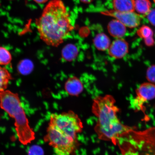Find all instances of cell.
I'll return each instance as SVG.
<instances>
[{
	"instance_id": "obj_1",
	"label": "cell",
	"mask_w": 155,
	"mask_h": 155,
	"mask_svg": "<svg viewBox=\"0 0 155 155\" xmlns=\"http://www.w3.org/2000/svg\"><path fill=\"white\" fill-rule=\"evenodd\" d=\"M83 129L80 118L72 111L52 114L44 140L56 155H72L79 147L77 135Z\"/></svg>"
},
{
	"instance_id": "obj_2",
	"label": "cell",
	"mask_w": 155,
	"mask_h": 155,
	"mask_svg": "<svg viewBox=\"0 0 155 155\" xmlns=\"http://www.w3.org/2000/svg\"><path fill=\"white\" fill-rule=\"evenodd\" d=\"M35 24L41 40L53 46L62 43L74 29L70 15L61 0L50 1Z\"/></svg>"
},
{
	"instance_id": "obj_3",
	"label": "cell",
	"mask_w": 155,
	"mask_h": 155,
	"mask_svg": "<svg viewBox=\"0 0 155 155\" xmlns=\"http://www.w3.org/2000/svg\"><path fill=\"white\" fill-rule=\"evenodd\" d=\"M112 96L106 95L95 98L92 112L97 118L95 131L101 140L117 144L119 137L130 128L122 124L118 118L119 109Z\"/></svg>"
},
{
	"instance_id": "obj_4",
	"label": "cell",
	"mask_w": 155,
	"mask_h": 155,
	"mask_svg": "<svg viewBox=\"0 0 155 155\" xmlns=\"http://www.w3.org/2000/svg\"><path fill=\"white\" fill-rule=\"evenodd\" d=\"M0 107L15 120V130L19 142L30 144L35 138L19 95L8 90L0 92Z\"/></svg>"
},
{
	"instance_id": "obj_5",
	"label": "cell",
	"mask_w": 155,
	"mask_h": 155,
	"mask_svg": "<svg viewBox=\"0 0 155 155\" xmlns=\"http://www.w3.org/2000/svg\"><path fill=\"white\" fill-rule=\"evenodd\" d=\"M122 155H155V127L137 131L130 127L118 139Z\"/></svg>"
},
{
	"instance_id": "obj_6",
	"label": "cell",
	"mask_w": 155,
	"mask_h": 155,
	"mask_svg": "<svg viewBox=\"0 0 155 155\" xmlns=\"http://www.w3.org/2000/svg\"><path fill=\"white\" fill-rule=\"evenodd\" d=\"M137 97L132 102L135 109H143V104L148 101L155 98V85L150 83L141 84L136 90Z\"/></svg>"
},
{
	"instance_id": "obj_7",
	"label": "cell",
	"mask_w": 155,
	"mask_h": 155,
	"mask_svg": "<svg viewBox=\"0 0 155 155\" xmlns=\"http://www.w3.org/2000/svg\"><path fill=\"white\" fill-rule=\"evenodd\" d=\"M102 15L114 17L125 26L135 28L139 26L141 21L140 15L134 12H119L114 10L102 12Z\"/></svg>"
},
{
	"instance_id": "obj_8",
	"label": "cell",
	"mask_w": 155,
	"mask_h": 155,
	"mask_svg": "<svg viewBox=\"0 0 155 155\" xmlns=\"http://www.w3.org/2000/svg\"><path fill=\"white\" fill-rule=\"evenodd\" d=\"M128 44L123 39L118 38L112 42L108 48V54L112 57L120 59L128 52Z\"/></svg>"
},
{
	"instance_id": "obj_9",
	"label": "cell",
	"mask_w": 155,
	"mask_h": 155,
	"mask_svg": "<svg viewBox=\"0 0 155 155\" xmlns=\"http://www.w3.org/2000/svg\"><path fill=\"white\" fill-rule=\"evenodd\" d=\"M65 89L69 95L77 96L83 91V87L82 82L78 78L71 77L66 83Z\"/></svg>"
},
{
	"instance_id": "obj_10",
	"label": "cell",
	"mask_w": 155,
	"mask_h": 155,
	"mask_svg": "<svg viewBox=\"0 0 155 155\" xmlns=\"http://www.w3.org/2000/svg\"><path fill=\"white\" fill-rule=\"evenodd\" d=\"M114 10L122 12H134L135 0H112Z\"/></svg>"
},
{
	"instance_id": "obj_11",
	"label": "cell",
	"mask_w": 155,
	"mask_h": 155,
	"mask_svg": "<svg viewBox=\"0 0 155 155\" xmlns=\"http://www.w3.org/2000/svg\"><path fill=\"white\" fill-rule=\"evenodd\" d=\"M108 30L111 35L117 38L123 37L126 32L125 25L116 19L111 21L109 23Z\"/></svg>"
},
{
	"instance_id": "obj_12",
	"label": "cell",
	"mask_w": 155,
	"mask_h": 155,
	"mask_svg": "<svg viewBox=\"0 0 155 155\" xmlns=\"http://www.w3.org/2000/svg\"><path fill=\"white\" fill-rule=\"evenodd\" d=\"M12 79V75L9 71L5 68L0 66V92L7 90Z\"/></svg>"
},
{
	"instance_id": "obj_13",
	"label": "cell",
	"mask_w": 155,
	"mask_h": 155,
	"mask_svg": "<svg viewBox=\"0 0 155 155\" xmlns=\"http://www.w3.org/2000/svg\"><path fill=\"white\" fill-rule=\"evenodd\" d=\"M94 43L98 49L104 51L109 48L110 45V41L105 34H100L96 37Z\"/></svg>"
},
{
	"instance_id": "obj_14",
	"label": "cell",
	"mask_w": 155,
	"mask_h": 155,
	"mask_svg": "<svg viewBox=\"0 0 155 155\" xmlns=\"http://www.w3.org/2000/svg\"><path fill=\"white\" fill-rule=\"evenodd\" d=\"M152 5L150 0H135V8L137 12L146 15L150 11Z\"/></svg>"
},
{
	"instance_id": "obj_15",
	"label": "cell",
	"mask_w": 155,
	"mask_h": 155,
	"mask_svg": "<svg viewBox=\"0 0 155 155\" xmlns=\"http://www.w3.org/2000/svg\"><path fill=\"white\" fill-rule=\"evenodd\" d=\"M12 55L8 50L0 46V66L7 65L12 61Z\"/></svg>"
},
{
	"instance_id": "obj_16",
	"label": "cell",
	"mask_w": 155,
	"mask_h": 155,
	"mask_svg": "<svg viewBox=\"0 0 155 155\" xmlns=\"http://www.w3.org/2000/svg\"><path fill=\"white\" fill-rule=\"evenodd\" d=\"M78 53L77 48L72 45H69L64 48L63 57L67 61H71L76 57Z\"/></svg>"
},
{
	"instance_id": "obj_17",
	"label": "cell",
	"mask_w": 155,
	"mask_h": 155,
	"mask_svg": "<svg viewBox=\"0 0 155 155\" xmlns=\"http://www.w3.org/2000/svg\"><path fill=\"white\" fill-rule=\"evenodd\" d=\"M33 65L32 62L28 60H24L21 61L18 65L19 72L22 74L26 75L32 71Z\"/></svg>"
},
{
	"instance_id": "obj_18",
	"label": "cell",
	"mask_w": 155,
	"mask_h": 155,
	"mask_svg": "<svg viewBox=\"0 0 155 155\" xmlns=\"http://www.w3.org/2000/svg\"><path fill=\"white\" fill-rule=\"evenodd\" d=\"M137 34L141 38L145 39L153 36L152 29L148 26H143L137 31Z\"/></svg>"
},
{
	"instance_id": "obj_19",
	"label": "cell",
	"mask_w": 155,
	"mask_h": 155,
	"mask_svg": "<svg viewBox=\"0 0 155 155\" xmlns=\"http://www.w3.org/2000/svg\"><path fill=\"white\" fill-rule=\"evenodd\" d=\"M28 155H44V151L41 147L34 145L28 149Z\"/></svg>"
},
{
	"instance_id": "obj_20",
	"label": "cell",
	"mask_w": 155,
	"mask_h": 155,
	"mask_svg": "<svg viewBox=\"0 0 155 155\" xmlns=\"http://www.w3.org/2000/svg\"><path fill=\"white\" fill-rule=\"evenodd\" d=\"M147 78L150 82L155 83V65L151 66L147 69Z\"/></svg>"
},
{
	"instance_id": "obj_21",
	"label": "cell",
	"mask_w": 155,
	"mask_h": 155,
	"mask_svg": "<svg viewBox=\"0 0 155 155\" xmlns=\"http://www.w3.org/2000/svg\"><path fill=\"white\" fill-rule=\"evenodd\" d=\"M147 18L151 24L155 26V9L150 12L147 15Z\"/></svg>"
},
{
	"instance_id": "obj_22",
	"label": "cell",
	"mask_w": 155,
	"mask_h": 155,
	"mask_svg": "<svg viewBox=\"0 0 155 155\" xmlns=\"http://www.w3.org/2000/svg\"><path fill=\"white\" fill-rule=\"evenodd\" d=\"M144 42L147 46H152L154 44V41L153 37L144 39Z\"/></svg>"
},
{
	"instance_id": "obj_23",
	"label": "cell",
	"mask_w": 155,
	"mask_h": 155,
	"mask_svg": "<svg viewBox=\"0 0 155 155\" xmlns=\"http://www.w3.org/2000/svg\"><path fill=\"white\" fill-rule=\"evenodd\" d=\"M35 2L39 4H44L48 1V0H33Z\"/></svg>"
},
{
	"instance_id": "obj_24",
	"label": "cell",
	"mask_w": 155,
	"mask_h": 155,
	"mask_svg": "<svg viewBox=\"0 0 155 155\" xmlns=\"http://www.w3.org/2000/svg\"><path fill=\"white\" fill-rule=\"evenodd\" d=\"M93 0H80L82 2L85 3H89L91 2Z\"/></svg>"
}]
</instances>
